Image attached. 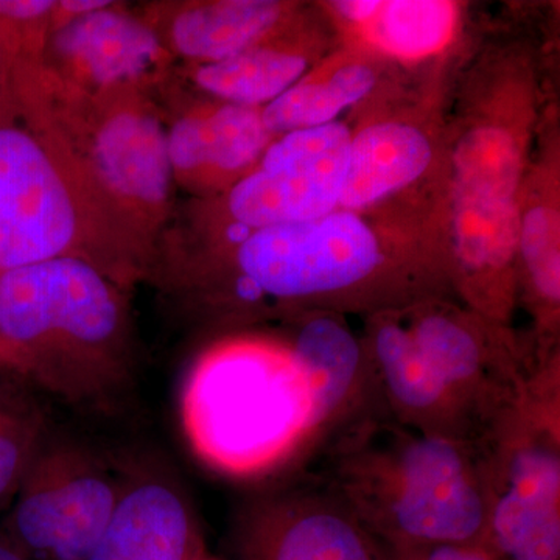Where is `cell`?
Segmentation results:
<instances>
[{
  "mask_svg": "<svg viewBox=\"0 0 560 560\" xmlns=\"http://www.w3.org/2000/svg\"><path fill=\"white\" fill-rule=\"evenodd\" d=\"M430 132L405 119L370 121L352 131L340 209L368 213L418 184L433 165Z\"/></svg>",
  "mask_w": 560,
  "mask_h": 560,
  "instance_id": "cell-20",
  "label": "cell"
},
{
  "mask_svg": "<svg viewBox=\"0 0 560 560\" xmlns=\"http://www.w3.org/2000/svg\"><path fill=\"white\" fill-rule=\"evenodd\" d=\"M14 98L46 117L121 215L158 248L176 212L167 116L145 92L90 97L43 65L14 72Z\"/></svg>",
  "mask_w": 560,
  "mask_h": 560,
  "instance_id": "cell-6",
  "label": "cell"
},
{
  "mask_svg": "<svg viewBox=\"0 0 560 560\" xmlns=\"http://www.w3.org/2000/svg\"><path fill=\"white\" fill-rule=\"evenodd\" d=\"M43 66L90 97L145 92L160 102L178 62L139 11L116 0L51 32Z\"/></svg>",
  "mask_w": 560,
  "mask_h": 560,
  "instance_id": "cell-13",
  "label": "cell"
},
{
  "mask_svg": "<svg viewBox=\"0 0 560 560\" xmlns=\"http://www.w3.org/2000/svg\"><path fill=\"white\" fill-rule=\"evenodd\" d=\"M154 256L50 121L14 101L0 117V271L80 260L131 291Z\"/></svg>",
  "mask_w": 560,
  "mask_h": 560,
  "instance_id": "cell-4",
  "label": "cell"
},
{
  "mask_svg": "<svg viewBox=\"0 0 560 560\" xmlns=\"http://www.w3.org/2000/svg\"><path fill=\"white\" fill-rule=\"evenodd\" d=\"M300 477L329 490L388 548L485 545V488L474 445L372 416L327 442Z\"/></svg>",
  "mask_w": 560,
  "mask_h": 560,
  "instance_id": "cell-3",
  "label": "cell"
},
{
  "mask_svg": "<svg viewBox=\"0 0 560 560\" xmlns=\"http://www.w3.org/2000/svg\"><path fill=\"white\" fill-rule=\"evenodd\" d=\"M389 550L394 560H499L482 544H431Z\"/></svg>",
  "mask_w": 560,
  "mask_h": 560,
  "instance_id": "cell-25",
  "label": "cell"
},
{
  "mask_svg": "<svg viewBox=\"0 0 560 560\" xmlns=\"http://www.w3.org/2000/svg\"><path fill=\"white\" fill-rule=\"evenodd\" d=\"M149 282L184 318L223 334L305 313L370 316L455 296L444 250L389 245L368 213L340 208L220 245L162 249Z\"/></svg>",
  "mask_w": 560,
  "mask_h": 560,
  "instance_id": "cell-1",
  "label": "cell"
},
{
  "mask_svg": "<svg viewBox=\"0 0 560 560\" xmlns=\"http://www.w3.org/2000/svg\"><path fill=\"white\" fill-rule=\"evenodd\" d=\"M0 560H31L0 533Z\"/></svg>",
  "mask_w": 560,
  "mask_h": 560,
  "instance_id": "cell-28",
  "label": "cell"
},
{
  "mask_svg": "<svg viewBox=\"0 0 560 560\" xmlns=\"http://www.w3.org/2000/svg\"><path fill=\"white\" fill-rule=\"evenodd\" d=\"M399 315L430 366L480 420L486 436L522 396L534 368L528 345L511 327L482 318L453 298L416 302L399 308Z\"/></svg>",
  "mask_w": 560,
  "mask_h": 560,
  "instance_id": "cell-11",
  "label": "cell"
},
{
  "mask_svg": "<svg viewBox=\"0 0 560 560\" xmlns=\"http://www.w3.org/2000/svg\"><path fill=\"white\" fill-rule=\"evenodd\" d=\"M279 330L311 386L326 444L360 420L386 416L361 335L345 315L305 313L282 320Z\"/></svg>",
  "mask_w": 560,
  "mask_h": 560,
  "instance_id": "cell-16",
  "label": "cell"
},
{
  "mask_svg": "<svg viewBox=\"0 0 560 560\" xmlns=\"http://www.w3.org/2000/svg\"><path fill=\"white\" fill-rule=\"evenodd\" d=\"M128 293L80 260L0 271V370L69 404H108L135 370Z\"/></svg>",
  "mask_w": 560,
  "mask_h": 560,
  "instance_id": "cell-5",
  "label": "cell"
},
{
  "mask_svg": "<svg viewBox=\"0 0 560 560\" xmlns=\"http://www.w3.org/2000/svg\"><path fill=\"white\" fill-rule=\"evenodd\" d=\"M120 488L121 471L86 445L47 441L0 533L31 560H88Z\"/></svg>",
  "mask_w": 560,
  "mask_h": 560,
  "instance_id": "cell-10",
  "label": "cell"
},
{
  "mask_svg": "<svg viewBox=\"0 0 560 560\" xmlns=\"http://www.w3.org/2000/svg\"><path fill=\"white\" fill-rule=\"evenodd\" d=\"M13 58L5 36L0 31V117L14 106Z\"/></svg>",
  "mask_w": 560,
  "mask_h": 560,
  "instance_id": "cell-27",
  "label": "cell"
},
{
  "mask_svg": "<svg viewBox=\"0 0 560 560\" xmlns=\"http://www.w3.org/2000/svg\"><path fill=\"white\" fill-rule=\"evenodd\" d=\"M55 0H0V31L16 62H43Z\"/></svg>",
  "mask_w": 560,
  "mask_h": 560,
  "instance_id": "cell-24",
  "label": "cell"
},
{
  "mask_svg": "<svg viewBox=\"0 0 560 560\" xmlns=\"http://www.w3.org/2000/svg\"><path fill=\"white\" fill-rule=\"evenodd\" d=\"M47 441L46 418L39 408L0 390V510L18 495Z\"/></svg>",
  "mask_w": 560,
  "mask_h": 560,
  "instance_id": "cell-23",
  "label": "cell"
},
{
  "mask_svg": "<svg viewBox=\"0 0 560 560\" xmlns=\"http://www.w3.org/2000/svg\"><path fill=\"white\" fill-rule=\"evenodd\" d=\"M136 10L187 66L226 60L296 24V7L280 0H160Z\"/></svg>",
  "mask_w": 560,
  "mask_h": 560,
  "instance_id": "cell-18",
  "label": "cell"
},
{
  "mask_svg": "<svg viewBox=\"0 0 560 560\" xmlns=\"http://www.w3.org/2000/svg\"><path fill=\"white\" fill-rule=\"evenodd\" d=\"M350 142L352 130L340 120L278 136L256 168L231 189L175 212L160 248H205L329 215L340 208Z\"/></svg>",
  "mask_w": 560,
  "mask_h": 560,
  "instance_id": "cell-9",
  "label": "cell"
},
{
  "mask_svg": "<svg viewBox=\"0 0 560 560\" xmlns=\"http://www.w3.org/2000/svg\"><path fill=\"white\" fill-rule=\"evenodd\" d=\"M458 9L442 0H377L374 13L355 31L382 54L418 61L440 54L451 44Z\"/></svg>",
  "mask_w": 560,
  "mask_h": 560,
  "instance_id": "cell-22",
  "label": "cell"
},
{
  "mask_svg": "<svg viewBox=\"0 0 560 560\" xmlns=\"http://www.w3.org/2000/svg\"><path fill=\"white\" fill-rule=\"evenodd\" d=\"M296 24L275 38L210 65H178L168 95L206 98L231 105L264 108L312 70L311 51L298 36Z\"/></svg>",
  "mask_w": 560,
  "mask_h": 560,
  "instance_id": "cell-19",
  "label": "cell"
},
{
  "mask_svg": "<svg viewBox=\"0 0 560 560\" xmlns=\"http://www.w3.org/2000/svg\"><path fill=\"white\" fill-rule=\"evenodd\" d=\"M116 0H55L51 32L88 14L108 9ZM50 32V33H51Z\"/></svg>",
  "mask_w": 560,
  "mask_h": 560,
  "instance_id": "cell-26",
  "label": "cell"
},
{
  "mask_svg": "<svg viewBox=\"0 0 560 560\" xmlns=\"http://www.w3.org/2000/svg\"><path fill=\"white\" fill-rule=\"evenodd\" d=\"M526 121L504 113L480 114L452 153L448 272L459 298L499 307L517 289L518 224L529 168Z\"/></svg>",
  "mask_w": 560,
  "mask_h": 560,
  "instance_id": "cell-7",
  "label": "cell"
},
{
  "mask_svg": "<svg viewBox=\"0 0 560 560\" xmlns=\"http://www.w3.org/2000/svg\"><path fill=\"white\" fill-rule=\"evenodd\" d=\"M231 548L237 560H394L337 497L307 477L246 500L232 521Z\"/></svg>",
  "mask_w": 560,
  "mask_h": 560,
  "instance_id": "cell-12",
  "label": "cell"
},
{
  "mask_svg": "<svg viewBox=\"0 0 560 560\" xmlns=\"http://www.w3.org/2000/svg\"><path fill=\"white\" fill-rule=\"evenodd\" d=\"M485 545L499 560H560V352L477 445Z\"/></svg>",
  "mask_w": 560,
  "mask_h": 560,
  "instance_id": "cell-8",
  "label": "cell"
},
{
  "mask_svg": "<svg viewBox=\"0 0 560 560\" xmlns=\"http://www.w3.org/2000/svg\"><path fill=\"white\" fill-rule=\"evenodd\" d=\"M179 418L194 455L235 481L293 480L326 444L311 386L280 335L238 330L210 342L184 377Z\"/></svg>",
  "mask_w": 560,
  "mask_h": 560,
  "instance_id": "cell-2",
  "label": "cell"
},
{
  "mask_svg": "<svg viewBox=\"0 0 560 560\" xmlns=\"http://www.w3.org/2000/svg\"><path fill=\"white\" fill-rule=\"evenodd\" d=\"M197 512L165 469L121 471V488L105 533L88 560H198L206 555Z\"/></svg>",
  "mask_w": 560,
  "mask_h": 560,
  "instance_id": "cell-17",
  "label": "cell"
},
{
  "mask_svg": "<svg viewBox=\"0 0 560 560\" xmlns=\"http://www.w3.org/2000/svg\"><path fill=\"white\" fill-rule=\"evenodd\" d=\"M375 84L374 68L355 58L337 62L330 69H312L289 91L261 108V120L275 138L326 127L338 121L345 110L366 101Z\"/></svg>",
  "mask_w": 560,
  "mask_h": 560,
  "instance_id": "cell-21",
  "label": "cell"
},
{
  "mask_svg": "<svg viewBox=\"0 0 560 560\" xmlns=\"http://www.w3.org/2000/svg\"><path fill=\"white\" fill-rule=\"evenodd\" d=\"M378 399L388 418L431 436L477 447L485 429L412 340L399 311L374 313L361 334Z\"/></svg>",
  "mask_w": 560,
  "mask_h": 560,
  "instance_id": "cell-15",
  "label": "cell"
},
{
  "mask_svg": "<svg viewBox=\"0 0 560 560\" xmlns=\"http://www.w3.org/2000/svg\"><path fill=\"white\" fill-rule=\"evenodd\" d=\"M198 560H221V559L215 558V556H210L209 552H206V555H202L201 558Z\"/></svg>",
  "mask_w": 560,
  "mask_h": 560,
  "instance_id": "cell-29",
  "label": "cell"
},
{
  "mask_svg": "<svg viewBox=\"0 0 560 560\" xmlns=\"http://www.w3.org/2000/svg\"><path fill=\"white\" fill-rule=\"evenodd\" d=\"M162 108L173 180L194 200L231 189L256 168L275 140L261 120V108L186 95H171Z\"/></svg>",
  "mask_w": 560,
  "mask_h": 560,
  "instance_id": "cell-14",
  "label": "cell"
}]
</instances>
